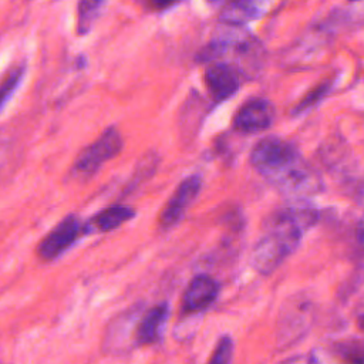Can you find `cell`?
Listing matches in <instances>:
<instances>
[{"label": "cell", "mask_w": 364, "mask_h": 364, "mask_svg": "<svg viewBox=\"0 0 364 364\" xmlns=\"http://www.w3.org/2000/svg\"><path fill=\"white\" fill-rule=\"evenodd\" d=\"M232 354H233V343L230 337L223 336L218 341L208 364H230Z\"/></svg>", "instance_id": "5bb4252c"}, {"label": "cell", "mask_w": 364, "mask_h": 364, "mask_svg": "<svg viewBox=\"0 0 364 364\" xmlns=\"http://www.w3.org/2000/svg\"><path fill=\"white\" fill-rule=\"evenodd\" d=\"M274 117V107L264 98L246 101L233 117V128L243 134L259 132L270 127Z\"/></svg>", "instance_id": "52a82bcc"}, {"label": "cell", "mask_w": 364, "mask_h": 364, "mask_svg": "<svg viewBox=\"0 0 364 364\" xmlns=\"http://www.w3.org/2000/svg\"><path fill=\"white\" fill-rule=\"evenodd\" d=\"M169 316L166 303H159L151 307L138 321L134 328V340L136 346H149L159 341L164 326Z\"/></svg>", "instance_id": "9c48e42d"}, {"label": "cell", "mask_w": 364, "mask_h": 364, "mask_svg": "<svg viewBox=\"0 0 364 364\" xmlns=\"http://www.w3.org/2000/svg\"><path fill=\"white\" fill-rule=\"evenodd\" d=\"M102 1H80L77 7V33L78 36L87 34L94 21L100 14V9L102 7Z\"/></svg>", "instance_id": "4fadbf2b"}, {"label": "cell", "mask_w": 364, "mask_h": 364, "mask_svg": "<svg viewBox=\"0 0 364 364\" xmlns=\"http://www.w3.org/2000/svg\"><path fill=\"white\" fill-rule=\"evenodd\" d=\"M134 218L135 210L132 208L124 205H112L95 213L88 222L87 228L84 226V233H90L91 230H97L101 233L111 232Z\"/></svg>", "instance_id": "30bf717a"}, {"label": "cell", "mask_w": 364, "mask_h": 364, "mask_svg": "<svg viewBox=\"0 0 364 364\" xmlns=\"http://www.w3.org/2000/svg\"><path fill=\"white\" fill-rule=\"evenodd\" d=\"M0 364H1V363H0Z\"/></svg>", "instance_id": "e0dca14e"}, {"label": "cell", "mask_w": 364, "mask_h": 364, "mask_svg": "<svg viewBox=\"0 0 364 364\" xmlns=\"http://www.w3.org/2000/svg\"><path fill=\"white\" fill-rule=\"evenodd\" d=\"M81 233H84V226L81 225L77 215L65 216L38 243V257L44 262L58 259L77 242Z\"/></svg>", "instance_id": "277c9868"}, {"label": "cell", "mask_w": 364, "mask_h": 364, "mask_svg": "<svg viewBox=\"0 0 364 364\" xmlns=\"http://www.w3.org/2000/svg\"><path fill=\"white\" fill-rule=\"evenodd\" d=\"M250 164L286 193L309 195L318 189L320 181L314 169L291 142L280 136L260 139L250 152Z\"/></svg>", "instance_id": "6da1fadb"}, {"label": "cell", "mask_w": 364, "mask_h": 364, "mask_svg": "<svg viewBox=\"0 0 364 364\" xmlns=\"http://www.w3.org/2000/svg\"><path fill=\"white\" fill-rule=\"evenodd\" d=\"M355 239L357 243L360 245L361 249H364V215L361 216L358 225H357V230H355Z\"/></svg>", "instance_id": "2e32d148"}, {"label": "cell", "mask_w": 364, "mask_h": 364, "mask_svg": "<svg viewBox=\"0 0 364 364\" xmlns=\"http://www.w3.org/2000/svg\"><path fill=\"white\" fill-rule=\"evenodd\" d=\"M24 74H26V65L16 64L11 68H9L7 73H4V75L0 78V111L3 109L9 98L20 85Z\"/></svg>", "instance_id": "7c38bea8"}, {"label": "cell", "mask_w": 364, "mask_h": 364, "mask_svg": "<svg viewBox=\"0 0 364 364\" xmlns=\"http://www.w3.org/2000/svg\"><path fill=\"white\" fill-rule=\"evenodd\" d=\"M263 4L255 1H233L228 3L219 14V18L226 24L240 26L250 20L259 18L263 14Z\"/></svg>", "instance_id": "8fae6325"}, {"label": "cell", "mask_w": 364, "mask_h": 364, "mask_svg": "<svg viewBox=\"0 0 364 364\" xmlns=\"http://www.w3.org/2000/svg\"><path fill=\"white\" fill-rule=\"evenodd\" d=\"M219 286L208 274L195 276L182 297V309L188 313H198L208 309L218 297Z\"/></svg>", "instance_id": "ba28073f"}, {"label": "cell", "mask_w": 364, "mask_h": 364, "mask_svg": "<svg viewBox=\"0 0 364 364\" xmlns=\"http://www.w3.org/2000/svg\"><path fill=\"white\" fill-rule=\"evenodd\" d=\"M200 189H202V178L199 175L193 173L183 178L159 213L158 223L161 229L168 230L175 225H178L185 216V212L188 210V208L198 198Z\"/></svg>", "instance_id": "5b68a950"}, {"label": "cell", "mask_w": 364, "mask_h": 364, "mask_svg": "<svg viewBox=\"0 0 364 364\" xmlns=\"http://www.w3.org/2000/svg\"><path fill=\"white\" fill-rule=\"evenodd\" d=\"M317 219L318 212L307 206H291L274 212L267 219L264 235L252 252V266L263 274L277 269L297 249L304 232Z\"/></svg>", "instance_id": "7a4b0ae2"}, {"label": "cell", "mask_w": 364, "mask_h": 364, "mask_svg": "<svg viewBox=\"0 0 364 364\" xmlns=\"http://www.w3.org/2000/svg\"><path fill=\"white\" fill-rule=\"evenodd\" d=\"M124 148V139L119 129L115 125L108 127L102 134L90 145L82 148L77 155L71 173L80 179L91 178L107 161L121 154Z\"/></svg>", "instance_id": "3957f363"}, {"label": "cell", "mask_w": 364, "mask_h": 364, "mask_svg": "<svg viewBox=\"0 0 364 364\" xmlns=\"http://www.w3.org/2000/svg\"><path fill=\"white\" fill-rule=\"evenodd\" d=\"M242 75L243 73L237 67L225 61H216L205 70L203 81L213 101L220 102L237 92L242 85Z\"/></svg>", "instance_id": "8992f818"}, {"label": "cell", "mask_w": 364, "mask_h": 364, "mask_svg": "<svg viewBox=\"0 0 364 364\" xmlns=\"http://www.w3.org/2000/svg\"><path fill=\"white\" fill-rule=\"evenodd\" d=\"M330 90V82H323L320 85H317L314 90H311L300 102L299 105L294 108V112H301L306 108H310L311 105H314L316 102H318Z\"/></svg>", "instance_id": "9a60e30c"}]
</instances>
